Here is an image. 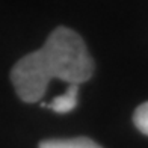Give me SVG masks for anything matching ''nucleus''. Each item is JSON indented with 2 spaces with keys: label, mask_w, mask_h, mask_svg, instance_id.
Segmentation results:
<instances>
[{
  "label": "nucleus",
  "mask_w": 148,
  "mask_h": 148,
  "mask_svg": "<svg viewBox=\"0 0 148 148\" xmlns=\"http://www.w3.org/2000/svg\"><path fill=\"white\" fill-rule=\"evenodd\" d=\"M133 123L136 125V129L148 136V101L140 104L133 115Z\"/></svg>",
  "instance_id": "4"
},
{
  "label": "nucleus",
  "mask_w": 148,
  "mask_h": 148,
  "mask_svg": "<svg viewBox=\"0 0 148 148\" xmlns=\"http://www.w3.org/2000/svg\"><path fill=\"white\" fill-rule=\"evenodd\" d=\"M39 148H101L89 138H73V139H47L39 144Z\"/></svg>",
  "instance_id": "3"
},
{
  "label": "nucleus",
  "mask_w": 148,
  "mask_h": 148,
  "mask_svg": "<svg viewBox=\"0 0 148 148\" xmlns=\"http://www.w3.org/2000/svg\"><path fill=\"white\" fill-rule=\"evenodd\" d=\"M77 95H79V85H70V88L62 95L55 97L50 103H41V106L45 109H51L53 112L58 113H66L71 112L77 106Z\"/></svg>",
  "instance_id": "2"
},
{
  "label": "nucleus",
  "mask_w": 148,
  "mask_h": 148,
  "mask_svg": "<svg viewBox=\"0 0 148 148\" xmlns=\"http://www.w3.org/2000/svg\"><path fill=\"white\" fill-rule=\"evenodd\" d=\"M94 74V60L82 36L68 27H56L45 44L21 58L11 71L17 95L26 103L39 101L51 79L80 85Z\"/></svg>",
  "instance_id": "1"
}]
</instances>
